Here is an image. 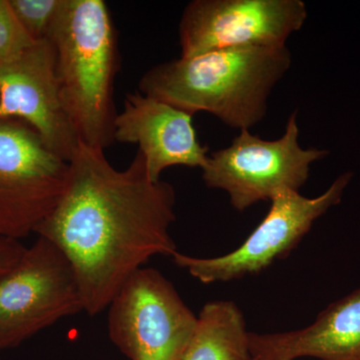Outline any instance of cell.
I'll return each mask as SVG.
<instances>
[{
  "instance_id": "cell-6",
  "label": "cell",
  "mask_w": 360,
  "mask_h": 360,
  "mask_svg": "<svg viewBox=\"0 0 360 360\" xmlns=\"http://www.w3.org/2000/svg\"><path fill=\"white\" fill-rule=\"evenodd\" d=\"M70 163L18 120H0V236L35 233L63 198Z\"/></svg>"
},
{
  "instance_id": "cell-16",
  "label": "cell",
  "mask_w": 360,
  "mask_h": 360,
  "mask_svg": "<svg viewBox=\"0 0 360 360\" xmlns=\"http://www.w3.org/2000/svg\"><path fill=\"white\" fill-rule=\"evenodd\" d=\"M20 240L0 236V276L11 269L25 252Z\"/></svg>"
},
{
  "instance_id": "cell-11",
  "label": "cell",
  "mask_w": 360,
  "mask_h": 360,
  "mask_svg": "<svg viewBox=\"0 0 360 360\" xmlns=\"http://www.w3.org/2000/svg\"><path fill=\"white\" fill-rule=\"evenodd\" d=\"M193 115L141 91L125 96L115 122V141L139 144L149 179L160 181L168 167H200L208 160L207 146L196 137Z\"/></svg>"
},
{
  "instance_id": "cell-7",
  "label": "cell",
  "mask_w": 360,
  "mask_h": 360,
  "mask_svg": "<svg viewBox=\"0 0 360 360\" xmlns=\"http://www.w3.org/2000/svg\"><path fill=\"white\" fill-rule=\"evenodd\" d=\"M108 335L130 360H182L198 316L174 284L155 269H141L108 307Z\"/></svg>"
},
{
  "instance_id": "cell-15",
  "label": "cell",
  "mask_w": 360,
  "mask_h": 360,
  "mask_svg": "<svg viewBox=\"0 0 360 360\" xmlns=\"http://www.w3.org/2000/svg\"><path fill=\"white\" fill-rule=\"evenodd\" d=\"M34 42L18 22L8 0H0V63L16 58Z\"/></svg>"
},
{
  "instance_id": "cell-12",
  "label": "cell",
  "mask_w": 360,
  "mask_h": 360,
  "mask_svg": "<svg viewBox=\"0 0 360 360\" xmlns=\"http://www.w3.org/2000/svg\"><path fill=\"white\" fill-rule=\"evenodd\" d=\"M251 360H360V286L330 303L314 323L285 333H250Z\"/></svg>"
},
{
  "instance_id": "cell-2",
  "label": "cell",
  "mask_w": 360,
  "mask_h": 360,
  "mask_svg": "<svg viewBox=\"0 0 360 360\" xmlns=\"http://www.w3.org/2000/svg\"><path fill=\"white\" fill-rule=\"evenodd\" d=\"M291 61L288 45L206 52L153 66L139 90L189 115L205 111L231 129L250 130L266 115L270 94Z\"/></svg>"
},
{
  "instance_id": "cell-13",
  "label": "cell",
  "mask_w": 360,
  "mask_h": 360,
  "mask_svg": "<svg viewBox=\"0 0 360 360\" xmlns=\"http://www.w3.org/2000/svg\"><path fill=\"white\" fill-rule=\"evenodd\" d=\"M250 331L243 311L231 300L206 303L182 360H251Z\"/></svg>"
},
{
  "instance_id": "cell-5",
  "label": "cell",
  "mask_w": 360,
  "mask_h": 360,
  "mask_svg": "<svg viewBox=\"0 0 360 360\" xmlns=\"http://www.w3.org/2000/svg\"><path fill=\"white\" fill-rule=\"evenodd\" d=\"M84 311L75 270L58 246L37 236L0 276V352Z\"/></svg>"
},
{
  "instance_id": "cell-14",
  "label": "cell",
  "mask_w": 360,
  "mask_h": 360,
  "mask_svg": "<svg viewBox=\"0 0 360 360\" xmlns=\"http://www.w3.org/2000/svg\"><path fill=\"white\" fill-rule=\"evenodd\" d=\"M14 15L33 41L49 39L63 0H8Z\"/></svg>"
},
{
  "instance_id": "cell-3",
  "label": "cell",
  "mask_w": 360,
  "mask_h": 360,
  "mask_svg": "<svg viewBox=\"0 0 360 360\" xmlns=\"http://www.w3.org/2000/svg\"><path fill=\"white\" fill-rule=\"evenodd\" d=\"M59 94L79 141L104 150L115 142L113 85L120 70L115 26L103 0H63L49 37Z\"/></svg>"
},
{
  "instance_id": "cell-9",
  "label": "cell",
  "mask_w": 360,
  "mask_h": 360,
  "mask_svg": "<svg viewBox=\"0 0 360 360\" xmlns=\"http://www.w3.org/2000/svg\"><path fill=\"white\" fill-rule=\"evenodd\" d=\"M307 18L302 0H193L180 20L181 58L238 47L283 46Z\"/></svg>"
},
{
  "instance_id": "cell-8",
  "label": "cell",
  "mask_w": 360,
  "mask_h": 360,
  "mask_svg": "<svg viewBox=\"0 0 360 360\" xmlns=\"http://www.w3.org/2000/svg\"><path fill=\"white\" fill-rule=\"evenodd\" d=\"M354 174L345 172L316 198L300 191H283L270 200L266 217L236 250L217 257H195L179 251L174 264L202 283H225L264 271L295 250L312 225L333 206L340 205Z\"/></svg>"
},
{
  "instance_id": "cell-10",
  "label": "cell",
  "mask_w": 360,
  "mask_h": 360,
  "mask_svg": "<svg viewBox=\"0 0 360 360\" xmlns=\"http://www.w3.org/2000/svg\"><path fill=\"white\" fill-rule=\"evenodd\" d=\"M0 120L32 127L52 153L70 162L79 137L61 103L56 52L49 39L0 63Z\"/></svg>"
},
{
  "instance_id": "cell-4",
  "label": "cell",
  "mask_w": 360,
  "mask_h": 360,
  "mask_svg": "<svg viewBox=\"0 0 360 360\" xmlns=\"http://www.w3.org/2000/svg\"><path fill=\"white\" fill-rule=\"evenodd\" d=\"M328 153L300 146L295 110L284 134L274 141L241 130L229 146L208 155L201 169L202 179L210 188L229 194L232 207L243 212L259 201L271 200L281 191H300L309 179L310 165Z\"/></svg>"
},
{
  "instance_id": "cell-1",
  "label": "cell",
  "mask_w": 360,
  "mask_h": 360,
  "mask_svg": "<svg viewBox=\"0 0 360 360\" xmlns=\"http://www.w3.org/2000/svg\"><path fill=\"white\" fill-rule=\"evenodd\" d=\"M65 194L35 234L58 246L75 270L84 311L96 315L156 255L177 252L170 227L174 187L149 179L137 151L115 169L104 150L78 142Z\"/></svg>"
}]
</instances>
